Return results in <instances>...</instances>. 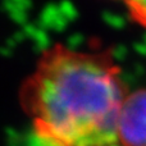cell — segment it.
Returning a JSON list of instances; mask_svg holds the SVG:
<instances>
[{
	"label": "cell",
	"instance_id": "7a4b0ae2",
	"mask_svg": "<svg viewBox=\"0 0 146 146\" xmlns=\"http://www.w3.org/2000/svg\"><path fill=\"white\" fill-rule=\"evenodd\" d=\"M122 146H146V88L126 96L117 123Z\"/></svg>",
	"mask_w": 146,
	"mask_h": 146
},
{
	"label": "cell",
	"instance_id": "6da1fadb",
	"mask_svg": "<svg viewBox=\"0 0 146 146\" xmlns=\"http://www.w3.org/2000/svg\"><path fill=\"white\" fill-rule=\"evenodd\" d=\"M126 87L109 50L56 44L23 82L19 101L46 146H114Z\"/></svg>",
	"mask_w": 146,
	"mask_h": 146
},
{
	"label": "cell",
	"instance_id": "3957f363",
	"mask_svg": "<svg viewBox=\"0 0 146 146\" xmlns=\"http://www.w3.org/2000/svg\"><path fill=\"white\" fill-rule=\"evenodd\" d=\"M127 8L131 18L146 28V0H121Z\"/></svg>",
	"mask_w": 146,
	"mask_h": 146
}]
</instances>
